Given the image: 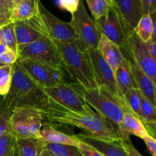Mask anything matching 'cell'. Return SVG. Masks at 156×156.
<instances>
[{
  "mask_svg": "<svg viewBox=\"0 0 156 156\" xmlns=\"http://www.w3.org/2000/svg\"><path fill=\"white\" fill-rule=\"evenodd\" d=\"M150 16L152 21V26H153V31H152L151 41L156 42V10L150 14Z\"/></svg>",
  "mask_w": 156,
  "mask_h": 156,
  "instance_id": "41",
  "label": "cell"
},
{
  "mask_svg": "<svg viewBox=\"0 0 156 156\" xmlns=\"http://www.w3.org/2000/svg\"><path fill=\"white\" fill-rule=\"evenodd\" d=\"M41 88L53 101L70 111L89 114L95 112L88 105L83 96L72 85L71 83L66 82L54 86Z\"/></svg>",
  "mask_w": 156,
  "mask_h": 156,
  "instance_id": "9",
  "label": "cell"
},
{
  "mask_svg": "<svg viewBox=\"0 0 156 156\" xmlns=\"http://www.w3.org/2000/svg\"><path fill=\"white\" fill-rule=\"evenodd\" d=\"M140 91L141 100V120L143 123L156 121V107Z\"/></svg>",
  "mask_w": 156,
  "mask_h": 156,
  "instance_id": "30",
  "label": "cell"
},
{
  "mask_svg": "<svg viewBox=\"0 0 156 156\" xmlns=\"http://www.w3.org/2000/svg\"><path fill=\"white\" fill-rule=\"evenodd\" d=\"M11 22V14H0V28Z\"/></svg>",
  "mask_w": 156,
  "mask_h": 156,
  "instance_id": "40",
  "label": "cell"
},
{
  "mask_svg": "<svg viewBox=\"0 0 156 156\" xmlns=\"http://www.w3.org/2000/svg\"><path fill=\"white\" fill-rule=\"evenodd\" d=\"M0 4L2 5L5 6V8H7V6H6V4H5V2L4 0H0ZM7 9H8V8H7Z\"/></svg>",
  "mask_w": 156,
  "mask_h": 156,
  "instance_id": "49",
  "label": "cell"
},
{
  "mask_svg": "<svg viewBox=\"0 0 156 156\" xmlns=\"http://www.w3.org/2000/svg\"><path fill=\"white\" fill-rule=\"evenodd\" d=\"M2 98L3 97H1V96H0V106H1V103H2Z\"/></svg>",
  "mask_w": 156,
  "mask_h": 156,
  "instance_id": "50",
  "label": "cell"
},
{
  "mask_svg": "<svg viewBox=\"0 0 156 156\" xmlns=\"http://www.w3.org/2000/svg\"><path fill=\"white\" fill-rule=\"evenodd\" d=\"M13 65L0 66V96L4 97L11 88L13 75Z\"/></svg>",
  "mask_w": 156,
  "mask_h": 156,
  "instance_id": "28",
  "label": "cell"
},
{
  "mask_svg": "<svg viewBox=\"0 0 156 156\" xmlns=\"http://www.w3.org/2000/svg\"><path fill=\"white\" fill-rule=\"evenodd\" d=\"M53 41L60 54L62 67L69 74L73 82L84 89L98 88L88 53L79 41L73 43Z\"/></svg>",
  "mask_w": 156,
  "mask_h": 156,
  "instance_id": "3",
  "label": "cell"
},
{
  "mask_svg": "<svg viewBox=\"0 0 156 156\" xmlns=\"http://www.w3.org/2000/svg\"><path fill=\"white\" fill-rule=\"evenodd\" d=\"M1 65H2V64H0V66H1Z\"/></svg>",
  "mask_w": 156,
  "mask_h": 156,
  "instance_id": "52",
  "label": "cell"
},
{
  "mask_svg": "<svg viewBox=\"0 0 156 156\" xmlns=\"http://www.w3.org/2000/svg\"><path fill=\"white\" fill-rule=\"evenodd\" d=\"M18 54L17 52L9 50L3 54L0 55V64L2 65H13L18 61Z\"/></svg>",
  "mask_w": 156,
  "mask_h": 156,
  "instance_id": "33",
  "label": "cell"
},
{
  "mask_svg": "<svg viewBox=\"0 0 156 156\" xmlns=\"http://www.w3.org/2000/svg\"><path fill=\"white\" fill-rule=\"evenodd\" d=\"M17 62L22 67L25 73L41 87L54 86L56 84L51 77L52 67L41 64L30 59H18Z\"/></svg>",
  "mask_w": 156,
  "mask_h": 156,
  "instance_id": "15",
  "label": "cell"
},
{
  "mask_svg": "<svg viewBox=\"0 0 156 156\" xmlns=\"http://www.w3.org/2000/svg\"><path fill=\"white\" fill-rule=\"evenodd\" d=\"M44 120L50 123H60L76 126L85 131V134L94 138L109 142L120 141L117 129L101 114H82L72 111L61 106L52 99L42 109Z\"/></svg>",
  "mask_w": 156,
  "mask_h": 156,
  "instance_id": "1",
  "label": "cell"
},
{
  "mask_svg": "<svg viewBox=\"0 0 156 156\" xmlns=\"http://www.w3.org/2000/svg\"><path fill=\"white\" fill-rule=\"evenodd\" d=\"M117 132L120 140H130L131 135L140 137L143 140L149 135L141 119L131 111L125 113L123 120L117 127Z\"/></svg>",
  "mask_w": 156,
  "mask_h": 156,
  "instance_id": "14",
  "label": "cell"
},
{
  "mask_svg": "<svg viewBox=\"0 0 156 156\" xmlns=\"http://www.w3.org/2000/svg\"><path fill=\"white\" fill-rule=\"evenodd\" d=\"M80 0H59L58 4L61 9L66 10L71 14L74 13L78 9Z\"/></svg>",
  "mask_w": 156,
  "mask_h": 156,
  "instance_id": "34",
  "label": "cell"
},
{
  "mask_svg": "<svg viewBox=\"0 0 156 156\" xmlns=\"http://www.w3.org/2000/svg\"><path fill=\"white\" fill-rule=\"evenodd\" d=\"M40 156H56L55 155H53L52 152H50V151L47 150V149H44V150H43V152H41V155Z\"/></svg>",
  "mask_w": 156,
  "mask_h": 156,
  "instance_id": "44",
  "label": "cell"
},
{
  "mask_svg": "<svg viewBox=\"0 0 156 156\" xmlns=\"http://www.w3.org/2000/svg\"><path fill=\"white\" fill-rule=\"evenodd\" d=\"M13 23L18 51L25 46L44 37L41 31L29 24L27 21H16Z\"/></svg>",
  "mask_w": 156,
  "mask_h": 156,
  "instance_id": "19",
  "label": "cell"
},
{
  "mask_svg": "<svg viewBox=\"0 0 156 156\" xmlns=\"http://www.w3.org/2000/svg\"><path fill=\"white\" fill-rule=\"evenodd\" d=\"M43 121L42 113L36 108H18L11 113V127L16 139H39Z\"/></svg>",
  "mask_w": 156,
  "mask_h": 156,
  "instance_id": "6",
  "label": "cell"
},
{
  "mask_svg": "<svg viewBox=\"0 0 156 156\" xmlns=\"http://www.w3.org/2000/svg\"><path fill=\"white\" fill-rule=\"evenodd\" d=\"M114 73H115L117 87L123 98H124V94L129 90L133 88H137L129 59L124 57L123 62Z\"/></svg>",
  "mask_w": 156,
  "mask_h": 156,
  "instance_id": "21",
  "label": "cell"
},
{
  "mask_svg": "<svg viewBox=\"0 0 156 156\" xmlns=\"http://www.w3.org/2000/svg\"><path fill=\"white\" fill-rule=\"evenodd\" d=\"M10 113L0 108V137L12 132L10 124Z\"/></svg>",
  "mask_w": 156,
  "mask_h": 156,
  "instance_id": "32",
  "label": "cell"
},
{
  "mask_svg": "<svg viewBox=\"0 0 156 156\" xmlns=\"http://www.w3.org/2000/svg\"><path fill=\"white\" fill-rule=\"evenodd\" d=\"M97 49L105 61L115 72L124 59L120 47L108 40L103 34H101Z\"/></svg>",
  "mask_w": 156,
  "mask_h": 156,
  "instance_id": "17",
  "label": "cell"
},
{
  "mask_svg": "<svg viewBox=\"0 0 156 156\" xmlns=\"http://www.w3.org/2000/svg\"><path fill=\"white\" fill-rule=\"evenodd\" d=\"M124 99L129 111L141 119V100L138 88H133L124 94Z\"/></svg>",
  "mask_w": 156,
  "mask_h": 156,
  "instance_id": "29",
  "label": "cell"
},
{
  "mask_svg": "<svg viewBox=\"0 0 156 156\" xmlns=\"http://www.w3.org/2000/svg\"><path fill=\"white\" fill-rule=\"evenodd\" d=\"M9 156H19V155H18V149H17V146H16V148L14 149L13 152H12V154H11V155Z\"/></svg>",
  "mask_w": 156,
  "mask_h": 156,
  "instance_id": "47",
  "label": "cell"
},
{
  "mask_svg": "<svg viewBox=\"0 0 156 156\" xmlns=\"http://www.w3.org/2000/svg\"><path fill=\"white\" fill-rule=\"evenodd\" d=\"M86 51L91 62L94 78L98 86L102 87L109 91L114 98L120 101L128 109L126 101L122 97L118 89L116 82L115 73L111 66L105 61L97 48L90 49Z\"/></svg>",
  "mask_w": 156,
  "mask_h": 156,
  "instance_id": "11",
  "label": "cell"
},
{
  "mask_svg": "<svg viewBox=\"0 0 156 156\" xmlns=\"http://www.w3.org/2000/svg\"><path fill=\"white\" fill-rule=\"evenodd\" d=\"M69 24L77 35L78 41L84 50L97 48L101 33L94 20L90 18L85 9L84 0H80L78 9L72 14Z\"/></svg>",
  "mask_w": 156,
  "mask_h": 156,
  "instance_id": "8",
  "label": "cell"
},
{
  "mask_svg": "<svg viewBox=\"0 0 156 156\" xmlns=\"http://www.w3.org/2000/svg\"><path fill=\"white\" fill-rule=\"evenodd\" d=\"M0 14H11V12L7 8L0 4Z\"/></svg>",
  "mask_w": 156,
  "mask_h": 156,
  "instance_id": "43",
  "label": "cell"
},
{
  "mask_svg": "<svg viewBox=\"0 0 156 156\" xmlns=\"http://www.w3.org/2000/svg\"><path fill=\"white\" fill-rule=\"evenodd\" d=\"M122 53L123 57L133 59L156 86V61L151 55L147 44L143 42L134 30L129 37L127 49L122 50Z\"/></svg>",
  "mask_w": 156,
  "mask_h": 156,
  "instance_id": "12",
  "label": "cell"
},
{
  "mask_svg": "<svg viewBox=\"0 0 156 156\" xmlns=\"http://www.w3.org/2000/svg\"><path fill=\"white\" fill-rule=\"evenodd\" d=\"M4 1H5V2L8 9H9V10L11 12V11L13 9V5H12V0H4Z\"/></svg>",
  "mask_w": 156,
  "mask_h": 156,
  "instance_id": "46",
  "label": "cell"
},
{
  "mask_svg": "<svg viewBox=\"0 0 156 156\" xmlns=\"http://www.w3.org/2000/svg\"><path fill=\"white\" fill-rule=\"evenodd\" d=\"M45 149L56 156H84L78 146L45 143Z\"/></svg>",
  "mask_w": 156,
  "mask_h": 156,
  "instance_id": "26",
  "label": "cell"
},
{
  "mask_svg": "<svg viewBox=\"0 0 156 156\" xmlns=\"http://www.w3.org/2000/svg\"><path fill=\"white\" fill-rule=\"evenodd\" d=\"M155 102H156V94H155Z\"/></svg>",
  "mask_w": 156,
  "mask_h": 156,
  "instance_id": "51",
  "label": "cell"
},
{
  "mask_svg": "<svg viewBox=\"0 0 156 156\" xmlns=\"http://www.w3.org/2000/svg\"><path fill=\"white\" fill-rule=\"evenodd\" d=\"M134 31L143 42L147 44L151 41L153 26L150 15H144L141 17Z\"/></svg>",
  "mask_w": 156,
  "mask_h": 156,
  "instance_id": "24",
  "label": "cell"
},
{
  "mask_svg": "<svg viewBox=\"0 0 156 156\" xmlns=\"http://www.w3.org/2000/svg\"><path fill=\"white\" fill-rule=\"evenodd\" d=\"M40 0H21L11 11L12 22L24 21L36 16L39 11Z\"/></svg>",
  "mask_w": 156,
  "mask_h": 156,
  "instance_id": "22",
  "label": "cell"
},
{
  "mask_svg": "<svg viewBox=\"0 0 156 156\" xmlns=\"http://www.w3.org/2000/svg\"><path fill=\"white\" fill-rule=\"evenodd\" d=\"M94 20L99 19L108 13L113 7L111 0H85Z\"/></svg>",
  "mask_w": 156,
  "mask_h": 156,
  "instance_id": "25",
  "label": "cell"
},
{
  "mask_svg": "<svg viewBox=\"0 0 156 156\" xmlns=\"http://www.w3.org/2000/svg\"><path fill=\"white\" fill-rule=\"evenodd\" d=\"M39 139L45 143L70 145L74 146H78L79 144V140L76 138V136H70L57 130L48 122L43 123Z\"/></svg>",
  "mask_w": 156,
  "mask_h": 156,
  "instance_id": "18",
  "label": "cell"
},
{
  "mask_svg": "<svg viewBox=\"0 0 156 156\" xmlns=\"http://www.w3.org/2000/svg\"><path fill=\"white\" fill-rule=\"evenodd\" d=\"M16 136L13 132L0 137V156H9L16 148Z\"/></svg>",
  "mask_w": 156,
  "mask_h": 156,
  "instance_id": "31",
  "label": "cell"
},
{
  "mask_svg": "<svg viewBox=\"0 0 156 156\" xmlns=\"http://www.w3.org/2000/svg\"><path fill=\"white\" fill-rule=\"evenodd\" d=\"M25 21L53 41L61 43H73L78 41L77 35L69 23L56 18L46 9L41 1L37 15Z\"/></svg>",
  "mask_w": 156,
  "mask_h": 156,
  "instance_id": "5",
  "label": "cell"
},
{
  "mask_svg": "<svg viewBox=\"0 0 156 156\" xmlns=\"http://www.w3.org/2000/svg\"><path fill=\"white\" fill-rule=\"evenodd\" d=\"M127 59V58H126ZM130 62L131 69L133 75L134 76L137 88L141 91L142 94L149 99L152 104L156 107L155 94H156V86L152 79L146 76L140 67L136 65L133 59H128Z\"/></svg>",
  "mask_w": 156,
  "mask_h": 156,
  "instance_id": "20",
  "label": "cell"
},
{
  "mask_svg": "<svg viewBox=\"0 0 156 156\" xmlns=\"http://www.w3.org/2000/svg\"><path fill=\"white\" fill-rule=\"evenodd\" d=\"M20 1H21V0H12V5H13V8L15 7V6H16L17 5H18V3L20 2Z\"/></svg>",
  "mask_w": 156,
  "mask_h": 156,
  "instance_id": "48",
  "label": "cell"
},
{
  "mask_svg": "<svg viewBox=\"0 0 156 156\" xmlns=\"http://www.w3.org/2000/svg\"><path fill=\"white\" fill-rule=\"evenodd\" d=\"M0 43L5 44L10 50L18 53L16 37L14 23L11 22L0 28Z\"/></svg>",
  "mask_w": 156,
  "mask_h": 156,
  "instance_id": "27",
  "label": "cell"
},
{
  "mask_svg": "<svg viewBox=\"0 0 156 156\" xmlns=\"http://www.w3.org/2000/svg\"><path fill=\"white\" fill-rule=\"evenodd\" d=\"M143 140L146 143L149 152L153 156H156V140L149 135L146 136Z\"/></svg>",
  "mask_w": 156,
  "mask_h": 156,
  "instance_id": "38",
  "label": "cell"
},
{
  "mask_svg": "<svg viewBox=\"0 0 156 156\" xmlns=\"http://www.w3.org/2000/svg\"><path fill=\"white\" fill-rule=\"evenodd\" d=\"M131 32L143 16L142 0H111Z\"/></svg>",
  "mask_w": 156,
  "mask_h": 156,
  "instance_id": "13",
  "label": "cell"
},
{
  "mask_svg": "<svg viewBox=\"0 0 156 156\" xmlns=\"http://www.w3.org/2000/svg\"><path fill=\"white\" fill-rule=\"evenodd\" d=\"M16 145L19 156H40L45 149V143L37 138L17 139Z\"/></svg>",
  "mask_w": 156,
  "mask_h": 156,
  "instance_id": "23",
  "label": "cell"
},
{
  "mask_svg": "<svg viewBox=\"0 0 156 156\" xmlns=\"http://www.w3.org/2000/svg\"><path fill=\"white\" fill-rule=\"evenodd\" d=\"M147 45L151 55L156 61V42H152L150 41L149 43H147Z\"/></svg>",
  "mask_w": 156,
  "mask_h": 156,
  "instance_id": "42",
  "label": "cell"
},
{
  "mask_svg": "<svg viewBox=\"0 0 156 156\" xmlns=\"http://www.w3.org/2000/svg\"><path fill=\"white\" fill-rule=\"evenodd\" d=\"M71 84L83 96L91 108L95 109L98 114L107 119L116 129H117L125 113L129 111L120 101L102 87L87 90L74 82Z\"/></svg>",
  "mask_w": 156,
  "mask_h": 156,
  "instance_id": "4",
  "label": "cell"
},
{
  "mask_svg": "<svg viewBox=\"0 0 156 156\" xmlns=\"http://www.w3.org/2000/svg\"><path fill=\"white\" fill-rule=\"evenodd\" d=\"M50 98L18 62L14 64L12 81L9 91L2 98L0 108L9 113L18 108L41 110L48 103Z\"/></svg>",
  "mask_w": 156,
  "mask_h": 156,
  "instance_id": "2",
  "label": "cell"
},
{
  "mask_svg": "<svg viewBox=\"0 0 156 156\" xmlns=\"http://www.w3.org/2000/svg\"><path fill=\"white\" fill-rule=\"evenodd\" d=\"M120 144H121L122 147L123 148L128 156H143L134 147L133 143H131L130 140H120Z\"/></svg>",
  "mask_w": 156,
  "mask_h": 156,
  "instance_id": "36",
  "label": "cell"
},
{
  "mask_svg": "<svg viewBox=\"0 0 156 156\" xmlns=\"http://www.w3.org/2000/svg\"><path fill=\"white\" fill-rule=\"evenodd\" d=\"M94 22L101 34H103L119 46L120 49H125L128 47L129 37L132 32L114 6L106 15L94 20Z\"/></svg>",
  "mask_w": 156,
  "mask_h": 156,
  "instance_id": "10",
  "label": "cell"
},
{
  "mask_svg": "<svg viewBox=\"0 0 156 156\" xmlns=\"http://www.w3.org/2000/svg\"><path fill=\"white\" fill-rule=\"evenodd\" d=\"M18 59H30L56 69H63L60 54L48 37L44 36L25 46L18 50Z\"/></svg>",
  "mask_w": 156,
  "mask_h": 156,
  "instance_id": "7",
  "label": "cell"
},
{
  "mask_svg": "<svg viewBox=\"0 0 156 156\" xmlns=\"http://www.w3.org/2000/svg\"><path fill=\"white\" fill-rule=\"evenodd\" d=\"M156 10V0H142L143 15H150Z\"/></svg>",
  "mask_w": 156,
  "mask_h": 156,
  "instance_id": "37",
  "label": "cell"
},
{
  "mask_svg": "<svg viewBox=\"0 0 156 156\" xmlns=\"http://www.w3.org/2000/svg\"><path fill=\"white\" fill-rule=\"evenodd\" d=\"M144 123L145 126H146V129L149 135L156 140V121L148 122V123Z\"/></svg>",
  "mask_w": 156,
  "mask_h": 156,
  "instance_id": "39",
  "label": "cell"
},
{
  "mask_svg": "<svg viewBox=\"0 0 156 156\" xmlns=\"http://www.w3.org/2000/svg\"><path fill=\"white\" fill-rule=\"evenodd\" d=\"M76 138L92 146L105 156H128L120 141L109 142L94 138L85 133L76 135Z\"/></svg>",
  "mask_w": 156,
  "mask_h": 156,
  "instance_id": "16",
  "label": "cell"
},
{
  "mask_svg": "<svg viewBox=\"0 0 156 156\" xmlns=\"http://www.w3.org/2000/svg\"><path fill=\"white\" fill-rule=\"evenodd\" d=\"M78 147L80 149L84 156H105L97 149H95L89 145L86 144L84 142L81 141V140H79V144Z\"/></svg>",
  "mask_w": 156,
  "mask_h": 156,
  "instance_id": "35",
  "label": "cell"
},
{
  "mask_svg": "<svg viewBox=\"0 0 156 156\" xmlns=\"http://www.w3.org/2000/svg\"><path fill=\"white\" fill-rule=\"evenodd\" d=\"M8 50H9V48H8L5 44L0 43V55L3 54V53H4L5 52L7 51Z\"/></svg>",
  "mask_w": 156,
  "mask_h": 156,
  "instance_id": "45",
  "label": "cell"
}]
</instances>
